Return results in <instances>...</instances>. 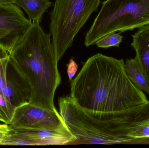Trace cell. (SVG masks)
I'll list each match as a JSON object with an SVG mask.
<instances>
[{
	"label": "cell",
	"mask_w": 149,
	"mask_h": 148,
	"mask_svg": "<svg viewBox=\"0 0 149 148\" xmlns=\"http://www.w3.org/2000/svg\"><path fill=\"white\" fill-rule=\"evenodd\" d=\"M132 38L131 46L149 85V25L140 28Z\"/></svg>",
	"instance_id": "cell-9"
},
{
	"label": "cell",
	"mask_w": 149,
	"mask_h": 148,
	"mask_svg": "<svg viewBox=\"0 0 149 148\" xmlns=\"http://www.w3.org/2000/svg\"><path fill=\"white\" fill-rule=\"evenodd\" d=\"M10 127V133L22 136L31 146L73 145L77 138L71 132L21 127Z\"/></svg>",
	"instance_id": "cell-8"
},
{
	"label": "cell",
	"mask_w": 149,
	"mask_h": 148,
	"mask_svg": "<svg viewBox=\"0 0 149 148\" xmlns=\"http://www.w3.org/2000/svg\"><path fill=\"white\" fill-rule=\"evenodd\" d=\"M14 3L25 11L32 22H40L44 14L54 6L49 0H14Z\"/></svg>",
	"instance_id": "cell-10"
},
{
	"label": "cell",
	"mask_w": 149,
	"mask_h": 148,
	"mask_svg": "<svg viewBox=\"0 0 149 148\" xmlns=\"http://www.w3.org/2000/svg\"><path fill=\"white\" fill-rule=\"evenodd\" d=\"M71 97L87 112L113 113L148 101L127 74L123 59L101 54L89 57L71 81Z\"/></svg>",
	"instance_id": "cell-1"
},
{
	"label": "cell",
	"mask_w": 149,
	"mask_h": 148,
	"mask_svg": "<svg viewBox=\"0 0 149 148\" xmlns=\"http://www.w3.org/2000/svg\"><path fill=\"white\" fill-rule=\"evenodd\" d=\"M32 23L15 3L0 4V45L8 54Z\"/></svg>",
	"instance_id": "cell-7"
},
{
	"label": "cell",
	"mask_w": 149,
	"mask_h": 148,
	"mask_svg": "<svg viewBox=\"0 0 149 148\" xmlns=\"http://www.w3.org/2000/svg\"><path fill=\"white\" fill-rule=\"evenodd\" d=\"M149 25V0H106L85 36L86 47L111 32Z\"/></svg>",
	"instance_id": "cell-4"
},
{
	"label": "cell",
	"mask_w": 149,
	"mask_h": 148,
	"mask_svg": "<svg viewBox=\"0 0 149 148\" xmlns=\"http://www.w3.org/2000/svg\"><path fill=\"white\" fill-rule=\"evenodd\" d=\"M10 60L9 54L0 57V90L8 85L7 79V70Z\"/></svg>",
	"instance_id": "cell-13"
},
{
	"label": "cell",
	"mask_w": 149,
	"mask_h": 148,
	"mask_svg": "<svg viewBox=\"0 0 149 148\" xmlns=\"http://www.w3.org/2000/svg\"><path fill=\"white\" fill-rule=\"evenodd\" d=\"M10 131L9 126L5 123H0V143Z\"/></svg>",
	"instance_id": "cell-15"
},
{
	"label": "cell",
	"mask_w": 149,
	"mask_h": 148,
	"mask_svg": "<svg viewBox=\"0 0 149 148\" xmlns=\"http://www.w3.org/2000/svg\"><path fill=\"white\" fill-rule=\"evenodd\" d=\"M101 0H55L50 15V34L58 61L72 46L75 36Z\"/></svg>",
	"instance_id": "cell-5"
},
{
	"label": "cell",
	"mask_w": 149,
	"mask_h": 148,
	"mask_svg": "<svg viewBox=\"0 0 149 148\" xmlns=\"http://www.w3.org/2000/svg\"><path fill=\"white\" fill-rule=\"evenodd\" d=\"M9 127L70 132L57 109H47L29 102H24L17 107Z\"/></svg>",
	"instance_id": "cell-6"
},
{
	"label": "cell",
	"mask_w": 149,
	"mask_h": 148,
	"mask_svg": "<svg viewBox=\"0 0 149 148\" xmlns=\"http://www.w3.org/2000/svg\"><path fill=\"white\" fill-rule=\"evenodd\" d=\"M8 54V53L7 50L3 47L0 45V57H3Z\"/></svg>",
	"instance_id": "cell-16"
},
{
	"label": "cell",
	"mask_w": 149,
	"mask_h": 148,
	"mask_svg": "<svg viewBox=\"0 0 149 148\" xmlns=\"http://www.w3.org/2000/svg\"><path fill=\"white\" fill-rule=\"evenodd\" d=\"M51 36L40 22H33L9 55L19 58L20 64L28 70L32 90L29 102L53 110L56 109L54 96L61 77Z\"/></svg>",
	"instance_id": "cell-3"
},
{
	"label": "cell",
	"mask_w": 149,
	"mask_h": 148,
	"mask_svg": "<svg viewBox=\"0 0 149 148\" xmlns=\"http://www.w3.org/2000/svg\"><path fill=\"white\" fill-rule=\"evenodd\" d=\"M0 122L3 123H5V121H4V119L3 118L1 114V112H0Z\"/></svg>",
	"instance_id": "cell-18"
},
{
	"label": "cell",
	"mask_w": 149,
	"mask_h": 148,
	"mask_svg": "<svg viewBox=\"0 0 149 148\" xmlns=\"http://www.w3.org/2000/svg\"><path fill=\"white\" fill-rule=\"evenodd\" d=\"M14 3V0H0V4Z\"/></svg>",
	"instance_id": "cell-17"
},
{
	"label": "cell",
	"mask_w": 149,
	"mask_h": 148,
	"mask_svg": "<svg viewBox=\"0 0 149 148\" xmlns=\"http://www.w3.org/2000/svg\"><path fill=\"white\" fill-rule=\"evenodd\" d=\"M123 36L120 33L111 32L99 40L95 45L99 47L107 49L110 47H119L123 41Z\"/></svg>",
	"instance_id": "cell-12"
},
{
	"label": "cell",
	"mask_w": 149,
	"mask_h": 148,
	"mask_svg": "<svg viewBox=\"0 0 149 148\" xmlns=\"http://www.w3.org/2000/svg\"><path fill=\"white\" fill-rule=\"evenodd\" d=\"M59 113L72 134L74 144H114L133 142L132 135L149 123V101L113 113L87 112L67 96L58 99Z\"/></svg>",
	"instance_id": "cell-2"
},
{
	"label": "cell",
	"mask_w": 149,
	"mask_h": 148,
	"mask_svg": "<svg viewBox=\"0 0 149 148\" xmlns=\"http://www.w3.org/2000/svg\"><path fill=\"white\" fill-rule=\"evenodd\" d=\"M128 76L135 86L149 94V85L136 57L128 59L125 63Z\"/></svg>",
	"instance_id": "cell-11"
},
{
	"label": "cell",
	"mask_w": 149,
	"mask_h": 148,
	"mask_svg": "<svg viewBox=\"0 0 149 148\" xmlns=\"http://www.w3.org/2000/svg\"><path fill=\"white\" fill-rule=\"evenodd\" d=\"M67 71L68 77L70 81H72V78L77 72L78 65L73 58H71L67 65Z\"/></svg>",
	"instance_id": "cell-14"
}]
</instances>
